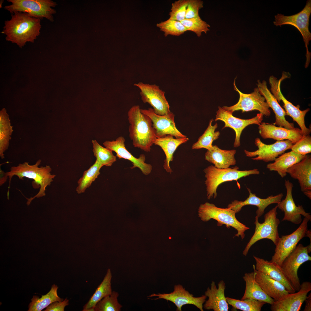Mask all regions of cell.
<instances>
[{"label": "cell", "instance_id": "obj_1", "mask_svg": "<svg viewBox=\"0 0 311 311\" xmlns=\"http://www.w3.org/2000/svg\"><path fill=\"white\" fill-rule=\"evenodd\" d=\"M41 20L26 12H15L10 20L5 21L1 33L6 36V40L22 48L27 42L34 43L40 35Z\"/></svg>", "mask_w": 311, "mask_h": 311}, {"label": "cell", "instance_id": "obj_2", "mask_svg": "<svg viewBox=\"0 0 311 311\" xmlns=\"http://www.w3.org/2000/svg\"><path fill=\"white\" fill-rule=\"evenodd\" d=\"M41 160H39L36 163L30 165L28 162L19 164L18 166L11 167L10 171L6 172L9 179V183L7 192V198L9 199V191L11 181L14 176H17L19 179L23 180L24 177H26L34 180L32 183L33 187L37 189L40 187L37 194L30 198L25 197L27 200L26 204L29 205L32 201L35 198H39L45 195L46 188L50 185L56 177L52 174V168L49 166L39 167Z\"/></svg>", "mask_w": 311, "mask_h": 311}, {"label": "cell", "instance_id": "obj_3", "mask_svg": "<svg viewBox=\"0 0 311 311\" xmlns=\"http://www.w3.org/2000/svg\"><path fill=\"white\" fill-rule=\"evenodd\" d=\"M140 109L139 105H134L128 112L129 136L134 147L149 152L157 137L151 119Z\"/></svg>", "mask_w": 311, "mask_h": 311}, {"label": "cell", "instance_id": "obj_4", "mask_svg": "<svg viewBox=\"0 0 311 311\" xmlns=\"http://www.w3.org/2000/svg\"><path fill=\"white\" fill-rule=\"evenodd\" d=\"M238 169L236 166L232 168H219L213 165L204 169L203 171L206 178L205 183L208 199H211L213 196L214 198H216L217 188L223 182L237 180L242 177L260 173L259 171L257 169L245 170H240Z\"/></svg>", "mask_w": 311, "mask_h": 311}, {"label": "cell", "instance_id": "obj_5", "mask_svg": "<svg viewBox=\"0 0 311 311\" xmlns=\"http://www.w3.org/2000/svg\"><path fill=\"white\" fill-rule=\"evenodd\" d=\"M198 212L199 217L203 221L212 219L217 221L218 226L225 225L227 228L231 227L234 228L237 231L235 236H240L242 239L245 237L244 232L250 229L238 221L236 217V212L229 208H219L213 204L207 202L200 205Z\"/></svg>", "mask_w": 311, "mask_h": 311}, {"label": "cell", "instance_id": "obj_6", "mask_svg": "<svg viewBox=\"0 0 311 311\" xmlns=\"http://www.w3.org/2000/svg\"><path fill=\"white\" fill-rule=\"evenodd\" d=\"M277 205L266 213L264 216V221L262 223L259 222V217L255 216L254 223L255 225V232L243 252L244 255L246 256L251 247L260 240L269 239L275 245L277 244L280 238L278 227L280 222L277 217Z\"/></svg>", "mask_w": 311, "mask_h": 311}, {"label": "cell", "instance_id": "obj_7", "mask_svg": "<svg viewBox=\"0 0 311 311\" xmlns=\"http://www.w3.org/2000/svg\"><path fill=\"white\" fill-rule=\"evenodd\" d=\"M311 13V1H307L303 9L297 14L290 16H285L278 14L275 16L273 23L276 26L285 24L292 25L296 28L302 36L306 48V66L310 62L311 54L308 50V46L311 40V33L309 30V18Z\"/></svg>", "mask_w": 311, "mask_h": 311}, {"label": "cell", "instance_id": "obj_8", "mask_svg": "<svg viewBox=\"0 0 311 311\" xmlns=\"http://www.w3.org/2000/svg\"><path fill=\"white\" fill-rule=\"evenodd\" d=\"M10 5L4 8L12 14L15 12H26L33 17L42 19L45 18L51 22L54 21L52 14L56 13L52 8L56 3L50 0H8Z\"/></svg>", "mask_w": 311, "mask_h": 311}, {"label": "cell", "instance_id": "obj_9", "mask_svg": "<svg viewBox=\"0 0 311 311\" xmlns=\"http://www.w3.org/2000/svg\"><path fill=\"white\" fill-rule=\"evenodd\" d=\"M309 220L304 217L299 227L290 234L282 235L276 245L275 253L270 261L281 266L285 258L293 251L298 242L307 237L311 240V232L308 229Z\"/></svg>", "mask_w": 311, "mask_h": 311}, {"label": "cell", "instance_id": "obj_10", "mask_svg": "<svg viewBox=\"0 0 311 311\" xmlns=\"http://www.w3.org/2000/svg\"><path fill=\"white\" fill-rule=\"evenodd\" d=\"M311 251V244L304 246L299 244L285 258L281 266L285 275L296 291L299 290L301 285L297 274L298 270L304 263L311 260V257L308 254Z\"/></svg>", "mask_w": 311, "mask_h": 311}, {"label": "cell", "instance_id": "obj_11", "mask_svg": "<svg viewBox=\"0 0 311 311\" xmlns=\"http://www.w3.org/2000/svg\"><path fill=\"white\" fill-rule=\"evenodd\" d=\"M234 88L239 95V100L235 105L230 107L224 106V109L232 113L235 111L241 110L242 113L253 110H257L263 115L269 117L271 115L270 107L266 101L265 98L260 93L257 88L253 92L249 94L244 93L237 87L235 80Z\"/></svg>", "mask_w": 311, "mask_h": 311}, {"label": "cell", "instance_id": "obj_12", "mask_svg": "<svg viewBox=\"0 0 311 311\" xmlns=\"http://www.w3.org/2000/svg\"><path fill=\"white\" fill-rule=\"evenodd\" d=\"M134 85L140 90V94L142 101L144 103L150 104L155 113L162 115L171 112L169 104L165 96V92L160 89L159 86L142 82L135 84Z\"/></svg>", "mask_w": 311, "mask_h": 311}, {"label": "cell", "instance_id": "obj_13", "mask_svg": "<svg viewBox=\"0 0 311 311\" xmlns=\"http://www.w3.org/2000/svg\"><path fill=\"white\" fill-rule=\"evenodd\" d=\"M282 79L278 80L274 76L271 77L269 82L271 86V90L272 93L279 102L282 100L285 109L286 115L291 117L293 121L297 123L300 127L301 132L304 136L310 135L311 129L306 127L305 122V117L307 113L310 110L307 108L304 110H301L298 107H296L288 100L283 95L280 90V83Z\"/></svg>", "mask_w": 311, "mask_h": 311}, {"label": "cell", "instance_id": "obj_14", "mask_svg": "<svg viewBox=\"0 0 311 311\" xmlns=\"http://www.w3.org/2000/svg\"><path fill=\"white\" fill-rule=\"evenodd\" d=\"M255 143L258 149L253 151L244 150L246 156L250 157L257 156L252 159L265 162L274 161L279 156L284 153L286 150L291 149L293 145L289 140L277 141L273 144L268 145L262 142L259 138H256Z\"/></svg>", "mask_w": 311, "mask_h": 311}, {"label": "cell", "instance_id": "obj_15", "mask_svg": "<svg viewBox=\"0 0 311 311\" xmlns=\"http://www.w3.org/2000/svg\"><path fill=\"white\" fill-rule=\"evenodd\" d=\"M232 113L230 111L219 106L215 121L220 120L223 121L225 123V125L223 129L228 127L234 130L236 137L234 147H237L240 145V138L243 130L250 125H259L263 121V115L261 113H259L257 114L255 117L251 119H243L234 116Z\"/></svg>", "mask_w": 311, "mask_h": 311}, {"label": "cell", "instance_id": "obj_16", "mask_svg": "<svg viewBox=\"0 0 311 311\" xmlns=\"http://www.w3.org/2000/svg\"><path fill=\"white\" fill-rule=\"evenodd\" d=\"M158 297L151 299L157 300L164 299L170 301L176 306V311H181L182 307L187 304H192L201 311H203V304L205 302L207 297L205 295L198 297H195L193 294L186 290L183 287L179 284L175 285L174 291L169 293H153L147 297Z\"/></svg>", "mask_w": 311, "mask_h": 311}, {"label": "cell", "instance_id": "obj_17", "mask_svg": "<svg viewBox=\"0 0 311 311\" xmlns=\"http://www.w3.org/2000/svg\"><path fill=\"white\" fill-rule=\"evenodd\" d=\"M141 112L151 119L157 137H161L168 135L179 138L187 137L177 128L174 121L175 115L170 112L164 115L155 113L152 108L141 109Z\"/></svg>", "mask_w": 311, "mask_h": 311}, {"label": "cell", "instance_id": "obj_18", "mask_svg": "<svg viewBox=\"0 0 311 311\" xmlns=\"http://www.w3.org/2000/svg\"><path fill=\"white\" fill-rule=\"evenodd\" d=\"M285 185L287 191L285 198L277 204L278 208L284 212V216L282 221H287L298 224L302 222V215L310 221V213L306 212L302 205L297 206L295 203L292 194L293 183L289 180L285 179Z\"/></svg>", "mask_w": 311, "mask_h": 311}, {"label": "cell", "instance_id": "obj_19", "mask_svg": "<svg viewBox=\"0 0 311 311\" xmlns=\"http://www.w3.org/2000/svg\"><path fill=\"white\" fill-rule=\"evenodd\" d=\"M125 138L122 136L117 138L115 140L106 141L103 144L105 147L116 153V156L119 159L123 158L131 162L133 165L131 168H138L145 175L150 173L152 169V165L145 162V157L144 155H140L138 158L133 156L126 148Z\"/></svg>", "mask_w": 311, "mask_h": 311}, {"label": "cell", "instance_id": "obj_20", "mask_svg": "<svg viewBox=\"0 0 311 311\" xmlns=\"http://www.w3.org/2000/svg\"><path fill=\"white\" fill-rule=\"evenodd\" d=\"M311 290V283L304 282L297 292L289 293L281 299L274 301L271 305L270 309L272 311H299Z\"/></svg>", "mask_w": 311, "mask_h": 311}, {"label": "cell", "instance_id": "obj_21", "mask_svg": "<svg viewBox=\"0 0 311 311\" xmlns=\"http://www.w3.org/2000/svg\"><path fill=\"white\" fill-rule=\"evenodd\" d=\"M258 128L259 134L263 139H271L277 141L289 140L293 144L304 136L298 128L288 129L267 123L262 122L258 125Z\"/></svg>", "mask_w": 311, "mask_h": 311}, {"label": "cell", "instance_id": "obj_22", "mask_svg": "<svg viewBox=\"0 0 311 311\" xmlns=\"http://www.w3.org/2000/svg\"><path fill=\"white\" fill-rule=\"evenodd\" d=\"M247 188L249 195L246 199L244 201L234 200L228 205V208L234 211L236 213L240 212L244 206H255L258 208L256 211V216L259 217L263 214L267 206L271 204H278L283 196V194L280 193L275 196H269L266 198H261L257 196L255 194L252 193L250 189Z\"/></svg>", "mask_w": 311, "mask_h": 311}, {"label": "cell", "instance_id": "obj_23", "mask_svg": "<svg viewBox=\"0 0 311 311\" xmlns=\"http://www.w3.org/2000/svg\"><path fill=\"white\" fill-rule=\"evenodd\" d=\"M257 85L260 93L265 98L269 107L272 109L275 114V121L274 124L288 129H297L298 128L295 127L293 123L289 122L285 119V111L268 88L267 82L265 80L261 82L258 80Z\"/></svg>", "mask_w": 311, "mask_h": 311}, {"label": "cell", "instance_id": "obj_24", "mask_svg": "<svg viewBox=\"0 0 311 311\" xmlns=\"http://www.w3.org/2000/svg\"><path fill=\"white\" fill-rule=\"evenodd\" d=\"M217 288L215 282L212 281L210 288L208 287L205 292V295L208 297L203 306L206 310H213L214 311H228L229 307L225 295V283L221 280L218 284Z\"/></svg>", "mask_w": 311, "mask_h": 311}, {"label": "cell", "instance_id": "obj_25", "mask_svg": "<svg viewBox=\"0 0 311 311\" xmlns=\"http://www.w3.org/2000/svg\"><path fill=\"white\" fill-rule=\"evenodd\" d=\"M256 261L255 269L262 272L272 278L283 285L289 293L296 291L293 287L282 270L281 266L276 263L255 256Z\"/></svg>", "mask_w": 311, "mask_h": 311}, {"label": "cell", "instance_id": "obj_26", "mask_svg": "<svg viewBox=\"0 0 311 311\" xmlns=\"http://www.w3.org/2000/svg\"><path fill=\"white\" fill-rule=\"evenodd\" d=\"M287 173L298 180L302 192L311 190V156L306 155L300 162L288 168Z\"/></svg>", "mask_w": 311, "mask_h": 311}, {"label": "cell", "instance_id": "obj_27", "mask_svg": "<svg viewBox=\"0 0 311 311\" xmlns=\"http://www.w3.org/2000/svg\"><path fill=\"white\" fill-rule=\"evenodd\" d=\"M253 267L255 281L265 293L275 301L281 299L289 293L282 284L256 270L254 265Z\"/></svg>", "mask_w": 311, "mask_h": 311}, {"label": "cell", "instance_id": "obj_28", "mask_svg": "<svg viewBox=\"0 0 311 311\" xmlns=\"http://www.w3.org/2000/svg\"><path fill=\"white\" fill-rule=\"evenodd\" d=\"M173 136L168 135L161 137H157L153 143V144L160 147L164 151L166 159L163 167L167 172L170 174L171 173L172 170L169 164L173 160L174 152L180 145L185 143L189 140L187 137L175 139Z\"/></svg>", "mask_w": 311, "mask_h": 311}, {"label": "cell", "instance_id": "obj_29", "mask_svg": "<svg viewBox=\"0 0 311 311\" xmlns=\"http://www.w3.org/2000/svg\"><path fill=\"white\" fill-rule=\"evenodd\" d=\"M236 153L235 149L224 150L219 148L216 145H213L212 148L207 150L206 153L205 159L213 163L217 168H227L236 164L234 158Z\"/></svg>", "mask_w": 311, "mask_h": 311}, {"label": "cell", "instance_id": "obj_30", "mask_svg": "<svg viewBox=\"0 0 311 311\" xmlns=\"http://www.w3.org/2000/svg\"><path fill=\"white\" fill-rule=\"evenodd\" d=\"M255 273H246L243 278L245 282V289L241 300L251 299L272 304L274 300L263 290L255 279Z\"/></svg>", "mask_w": 311, "mask_h": 311}, {"label": "cell", "instance_id": "obj_31", "mask_svg": "<svg viewBox=\"0 0 311 311\" xmlns=\"http://www.w3.org/2000/svg\"><path fill=\"white\" fill-rule=\"evenodd\" d=\"M305 156L291 151L276 158L273 162L267 164L266 168L270 171H276L283 178L286 176L287 169L301 161Z\"/></svg>", "mask_w": 311, "mask_h": 311}, {"label": "cell", "instance_id": "obj_32", "mask_svg": "<svg viewBox=\"0 0 311 311\" xmlns=\"http://www.w3.org/2000/svg\"><path fill=\"white\" fill-rule=\"evenodd\" d=\"M112 278L111 270L109 268L102 281L88 301L83 306V311H94V308L96 304L102 299L111 294Z\"/></svg>", "mask_w": 311, "mask_h": 311}, {"label": "cell", "instance_id": "obj_33", "mask_svg": "<svg viewBox=\"0 0 311 311\" xmlns=\"http://www.w3.org/2000/svg\"><path fill=\"white\" fill-rule=\"evenodd\" d=\"M13 132L9 116L4 108L0 111V156L4 158V153L8 149Z\"/></svg>", "mask_w": 311, "mask_h": 311}, {"label": "cell", "instance_id": "obj_34", "mask_svg": "<svg viewBox=\"0 0 311 311\" xmlns=\"http://www.w3.org/2000/svg\"><path fill=\"white\" fill-rule=\"evenodd\" d=\"M58 287L52 285L50 291L46 295H42L39 298L37 296H33L31 301L29 305L28 311H41L46 308L52 303L56 301H60L64 299L59 297L57 294Z\"/></svg>", "mask_w": 311, "mask_h": 311}, {"label": "cell", "instance_id": "obj_35", "mask_svg": "<svg viewBox=\"0 0 311 311\" xmlns=\"http://www.w3.org/2000/svg\"><path fill=\"white\" fill-rule=\"evenodd\" d=\"M213 120V119L210 120L208 127L198 141L193 145L192 149L204 148L209 150L212 148L213 142L217 139L220 134L219 131H215L218 127L217 124L212 125Z\"/></svg>", "mask_w": 311, "mask_h": 311}, {"label": "cell", "instance_id": "obj_36", "mask_svg": "<svg viewBox=\"0 0 311 311\" xmlns=\"http://www.w3.org/2000/svg\"><path fill=\"white\" fill-rule=\"evenodd\" d=\"M103 166L96 160L95 163L85 171L82 176L77 181L76 191L78 194L84 193L100 174V170Z\"/></svg>", "mask_w": 311, "mask_h": 311}, {"label": "cell", "instance_id": "obj_37", "mask_svg": "<svg viewBox=\"0 0 311 311\" xmlns=\"http://www.w3.org/2000/svg\"><path fill=\"white\" fill-rule=\"evenodd\" d=\"M93 151L97 161L103 166H111L116 161L112 151L101 145L96 140L92 141Z\"/></svg>", "mask_w": 311, "mask_h": 311}, {"label": "cell", "instance_id": "obj_38", "mask_svg": "<svg viewBox=\"0 0 311 311\" xmlns=\"http://www.w3.org/2000/svg\"><path fill=\"white\" fill-rule=\"evenodd\" d=\"M228 304L236 309L243 311H260L266 303L251 299L239 300L226 297Z\"/></svg>", "mask_w": 311, "mask_h": 311}, {"label": "cell", "instance_id": "obj_39", "mask_svg": "<svg viewBox=\"0 0 311 311\" xmlns=\"http://www.w3.org/2000/svg\"><path fill=\"white\" fill-rule=\"evenodd\" d=\"M156 26L164 33L166 37L169 35L179 36L188 31L181 22L170 19L157 23Z\"/></svg>", "mask_w": 311, "mask_h": 311}, {"label": "cell", "instance_id": "obj_40", "mask_svg": "<svg viewBox=\"0 0 311 311\" xmlns=\"http://www.w3.org/2000/svg\"><path fill=\"white\" fill-rule=\"evenodd\" d=\"M118 293L113 291L111 294L99 301L94 308V311H120L122 306L118 302Z\"/></svg>", "mask_w": 311, "mask_h": 311}, {"label": "cell", "instance_id": "obj_41", "mask_svg": "<svg viewBox=\"0 0 311 311\" xmlns=\"http://www.w3.org/2000/svg\"><path fill=\"white\" fill-rule=\"evenodd\" d=\"M188 31L194 33L198 37L201 36L202 33L206 34L210 30V25L203 20L200 16L196 18L185 19L181 21Z\"/></svg>", "mask_w": 311, "mask_h": 311}, {"label": "cell", "instance_id": "obj_42", "mask_svg": "<svg viewBox=\"0 0 311 311\" xmlns=\"http://www.w3.org/2000/svg\"><path fill=\"white\" fill-rule=\"evenodd\" d=\"M189 0H178L172 3L169 19L181 21L185 18L187 5Z\"/></svg>", "mask_w": 311, "mask_h": 311}, {"label": "cell", "instance_id": "obj_43", "mask_svg": "<svg viewBox=\"0 0 311 311\" xmlns=\"http://www.w3.org/2000/svg\"><path fill=\"white\" fill-rule=\"evenodd\" d=\"M295 153L305 156L311 152V137L310 135L304 136L295 143L291 149Z\"/></svg>", "mask_w": 311, "mask_h": 311}, {"label": "cell", "instance_id": "obj_44", "mask_svg": "<svg viewBox=\"0 0 311 311\" xmlns=\"http://www.w3.org/2000/svg\"><path fill=\"white\" fill-rule=\"evenodd\" d=\"M203 2L200 0H189L187 7L185 19L194 18L199 16V10L203 7Z\"/></svg>", "mask_w": 311, "mask_h": 311}, {"label": "cell", "instance_id": "obj_45", "mask_svg": "<svg viewBox=\"0 0 311 311\" xmlns=\"http://www.w3.org/2000/svg\"><path fill=\"white\" fill-rule=\"evenodd\" d=\"M69 305V300L65 298L63 301L54 302L48 306L44 311H64L65 307Z\"/></svg>", "mask_w": 311, "mask_h": 311}, {"label": "cell", "instance_id": "obj_46", "mask_svg": "<svg viewBox=\"0 0 311 311\" xmlns=\"http://www.w3.org/2000/svg\"><path fill=\"white\" fill-rule=\"evenodd\" d=\"M305 306L304 311H311V293L307 295L305 301Z\"/></svg>", "mask_w": 311, "mask_h": 311}, {"label": "cell", "instance_id": "obj_47", "mask_svg": "<svg viewBox=\"0 0 311 311\" xmlns=\"http://www.w3.org/2000/svg\"><path fill=\"white\" fill-rule=\"evenodd\" d=\"M8 178V177L6 175V172H5L0 168V186L2 185L6 182Z\"/></svg>", "mask_w": 311, "mask_h": 311}, {"label": "cell", "instance_id": "obj_48", "mask_svg": "<svg viewBox=\"0 0 311 311\" xmlns=\"http://www.w3.org/2000/svg\"><path fill=\"white\" fill-rule=\"evenodd\" d=\"M304 194L310 199H311V190H308L303 192Z\"/></svg>", "mask_w": 311, "mask_h": 311}, {"label": "cell", "instance_id": "obj_49", "mask_svg": "<svg viewBox=\"0 0 311 311\" xmlns=\"http://www.w3.org/2000/svg\"><path fill=\"white\" fill-rule=\"evenodd\" d=\"M3 2V1L1 0L0 1V8L2 7V4Z\"/></svg>", "mask_w": 311, "mask_h": 311}]
</instances>
